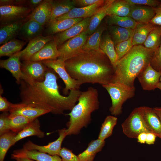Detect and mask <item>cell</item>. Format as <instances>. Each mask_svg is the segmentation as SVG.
I'll use <instances>...</instances> for the list:
<instances>
[{
  "instance_id": "1",
  "label": "cell",
  "mask_w": 161,
  "mask_h": 161,
  "mask_svg": "<svg viewBox=\"0 0 161 161\" xmlns=\"http://www.w3.org/2000/svg\"><path fill=\"white\" fill-rule=\"evenodd\" d=\"M52 69L48 68L44 80L28 83L21 80L20 84L21 103L47 110L54 114H61L71 110L78 101L81 93L73 89L65 96L60 93L58 77Z\"/></svg>"
},
{
  "instance_id": "2",
  "label": "cell",
  "mask_w": 161,
  "mask_h": 161,
  "mask_svg": "<svg viewBox=\"0 0 161 161\" xmlns=\"http://www.w3.org/2000/svg\"><path fill=\"white\" fill-rule=\"evenodd\" d=\"M70 76L81 84L98 83L102 85L112 81L115 69L103 53L83 50L65 62Z\"/></svg>"
},
{
  "instance_id": "3",
  "label": "cell",
  "mask_w": 161,
  "mask_h": 161,
  "mask_svg": "<svg viewBox=\"0 0 161 161\" xmlns=\"http://www.w3.org/2000/svg\"><path fill=\"white\" fill-rule=\"evenodd\" d=\"M154 51L142 45L133 46L117 63L111 82H119L134 87L135 79L149 64Z\"/></svg>"
},
{
  "instance_id": "4",
  "label": "cell",
  "mask_w": 161,
  "mask_h": 161,
  "mask_svg": "<svg viewBox=\"0 0 161 161\" xmlns=\"http://www.w3.org/2000/svg\"><path fill=\"white\" fill-rule=\"evenodd\" d=\"M78 101L67 114L70 116L67 123V135L78 134L82 128L90 123L92 113L99 107L97 89L89 87L86 91L81 92Z\"/></svg>"
},
{
  "instance_id": "5",
  "label": "cell",
  "mask_w": 161,
  "mask_h": 161,
  "mask_svg": "<svg viewBox=\"0 0 161 161\" xmlns=\"http://www.w3.org/2000/svg\"><path fill=\"white\" fill-rule=\"evenodd\" d=\"M108 92L112 100V106L109 111L115 116L121 114L122 105L128 99L133 97L135 89L119 82H111L102 85Z\"/></svg>"
},
{
  "instance_id": "6",
  "label": "cell",
  "mask_w": 161,
  "mask_h": 161,
  "mask_svg": "<svg viewBox=\"0 0 161 161\" xmlns=\"http://www.w3.org/2000/svg\"><path fill=\"white\" fill-rule=\"evenodd\" d=\"M121 126L124 134L129 138H137L141 133L151 132L143 119V106L134 109Z\"/></svg>"
},
{
  "instance_id": "7",
  "label": "cell",
  "mask_w": 161,
  "mask_h": 161,
  "mask_svg": "<svg viewBox=\"0 0 161 161\" xmlns=\"http://www.w3.org/2000/svg\"><path fill=\"white\" fill-rule=\"evenodd\" d=\"M88 35L85 30L61 45L58 48L59 56L58 59L65 62L81 52L83 50Z\"/></svg>"
},
{
  "instance_id": "8",
  "label": "cell",
  "mask_w": 161,
  "mask_h": 161,
  "mask_svg": "<svg viewBox=\"0 0 161 161\" xmlns=\"http://www.w3.org/2000/svg\"><path fill=\"white\" fill-rule=\"evenodd\" d=\"M42 62L47 67L52 69L62 80L65 84L63 90L64 94L66 95L73 89H79L82 84L70 76L66 69L65 61L58 59Z\"/></svg>"
},
{
  "instance_id": "9",
  "label": "cell",
  "mask_w": 161,
  "mask_h": 161,
  "mask_svg": "<svg viewBox=\"0 0 161 161\" xmlns=\"http://www.w3.org/2000/svg\"><path fill=\"white\" fill-rule=\"evenodd\" d=\"M21 68L24 75L21 80L30 83L44 81L48 67L42 61H34L30 60L24 61L21 64Z\"/></svg>"
},
{
  "instance_id": "10",
  "label": "cell",
  "mask_w": 161,
  "mask_h": 161,
  "mask_svg": "<svg viewBox=\"0 0 161 161\" xmlns=\"http://www.w3.org/2000/svg\"><path fill=\"white\" fill-rule=\"evenodd\" d=\"M30 9L22 6L5 5L0 7V20L3 25L20 21L26 17Z\"/></svg>"
},
{
  "instance_id": "11",
  "label": "cell",
  "mask_w": 161,
  "mask_h": 161,
  "mask_svg": "<svg viewBox=\"0 0 161 161\" xmlns=\"http://www.w3.org/2000/svg\"><path fill=\"white\" fill-rule=\"evenodd\" d=\"M59 137L55 141L49 143L45 145L41 146L36 145L30 140L26 143L23 148L27 150H36L47 153L51 155H59L61 149L63 141L67 136L66 129H63L58 131Z\"/></svg>"
},
{
  "instance_id": "12",
  "label": "cell",
  "mask_w": 161,
  "mask_h": 161,
  "mask_svg": "<svg viewBox=\"0 0 161 161\" xmlns=\"http://www.w3.org/2000/svg\"><path fill=\"white\" fill-rule=\"evenodd\" d=\"M106 1L101 0L98 3L86 7H75L67 13L57 18L55 20H59L79 18L84 19L91 17L104 5Z\"/></svg>"
},
{
  "instance_id": "13",
  "label": "cell",
  "mask_w": 161,
  "mask_h": 161,
  "mask_svg": "<svg viewBox=\"0 0 161 161\" xmlns=\"http://www.w3.org/2000/svg\"><path fill=\"white\" fill-rule=\"evenodd\" d=\"M161 71L154 69L149 64L138 76L137 78L144 90H154L160 82Z\"/></svg>"
},
{
  "instance_id": "14",
  "label": "cell",
  "mask_w": 161,
  "mask_h": 161,
  "mask_svg": "<svg viewBox=\"0 0 161 161\" xmlns=\"http://www.w3.org/2000/svg\"><path fill=\"white\" fill-rule=\"evenodd\" d=\"M90 17L83 19L69 28L59 33L54 40L57 46L86 30L89 25Z\"/></svg>"
},
{
  "instance_id": "15",
  "label": "cell",
  "mask_w": 161,
  "mask_h": 161,
  "mask_svg": "<svg viewBox=\"0 0 161 161\" xmlns=\"http://www.w3.org/2000/svg\"><path fill=\"white\" fill-rule=\"evenodd\" d=\"M9 111L10 116L20 115L32 119H36L41 115L49 112L47 110L32 106L21 103H12Z\"/></svg>"
},
{
  "instance_id": "16",
  "label": "cell",
  "mask_w": 161,
  "mask_h": 161,
  "mask_svg": "<svg viewBox=\"0 0 161 161\" xmlns=\"http://www.w3.org/2000/svg\"><path fill=\"white\" fill-rule=\"evenodd\" d=\"M52 39V37L50 35H40L31 40L24 50L18 52L20 59L24 61L30 60L33 55Z\"/></svg>"
},
{
  "instance_id": "17",
  "label": "cell",
  "mask_w": 161,
  "mask_h": 161,
  "mask_svg": "<svg viewBox=\"0 0 161 161\" xmlns=\"http://www.w3.org/2000/svg\"><path fill=\"white\" fill-rule=\"evenodd\" d=\"M58 155H51L36 150H29L23 148L15 150L11 154V158L26 157L37 161H62Z\"/></svg>"
},
{
  "instance_id": "18",
  "label": "cell",
  "mask_w": 161,
  "mask_h": 161,
  "mask_svg": "<svg viewBox=\"0 0 161 161\" xmlns=\"http://www.w3.org/2000/svg\"><path fill=\"white\" fill-rule=\"evenodd\" d=\"M155 15L154 7L140 5L130 6L129 16L138 23L148 24Z\"/></svg>"
},
{
  "instance_id": "19",
  "label": "cell",
  "mask_w": 161,
  "mask_h": 161,
  "mask_svg": "<svg viewBox=\"0 0 161 161\" xmlns=\"http://www.w3.org/2000/svg\"><path fill=\"white\" fill-rule=\"evenodd\" d=\"M52 0L43 1L33 11L29 18L35 20L42 26L49 22L52 14Z\"/></svg>"
},
{
  "instance_id": "20",
  "label": "cell",
  "mask_w": 161,
  "mask_h": 161,
  "mask_svg": "<svg viewBox=\"0 0 161 161\" xmlns=\"http://www.w3.org/2000/svg\"><path fill=\"white\" fill-rule=\"evenodd\" d=\"M20 57L18 52L11 56L8 59L0 61L1 67L4 68L12 74L16 79L17 83L20 84L24 75L21 71Z\"/></svg>"
},
{
  "instance_id": "21",
  "label": "cell",
  "mask_w": 161,
  "mask_h": 161,
  "mask_svg": "<svg viewBox=\"0 0 161 161\" xmlns=\"http://www.w3.org/2000/svg\"><path fill=\"white\" fill-rule=\"evenodd\" d=\"M59 56V53L57 46L54 40H52L33 55L30 60L42 61L45 60H55L58 59Z\"/></svg>"
},
{
  "instance_id": "22",
  "label": "cell",
  "mask_w": 161,
  "mask_h": 161,
  "mask_svg": "<svg viewBox=\"0 0 161 161\" xmlns=\"http://www.w3.org/2000/svg\"><path fill=\"white\" fill-rule=\"evenodd\" d=\"M143 117L150 131L160 138L161 135V122L153 108L143 106Z\"/></svg>"
},
{
  "instance_id": "23",
  "label": "cell",
  "mask_w": 161,
  "mask_h": 161,
  "mask_svg": "<svg viewBox=\"0 0 161 161\" xmlns=\"http://www.w3.org/2000/svg\"><path fill=\"white\" fill-rule=\"evenodd\" d=\"M40 127L39 121L36 118L16 134L13 139L12 146L19 140L28 137L35 136L40 138L43 137L44 133L41 130Z\"/></svg>"
},
{
  "instance_id": "24",
  "label": "cell",
  "mask_w": 161,
  "mask_h": 161,
  "mask_svg": "<svg viewBox=\"0 0 161 161\" xmlns=\"http://www.w3.org/2000/svg\"><path fill=\"white\" fill-rule=\"evenodd\" d=\"M43 30V26L35 20L30 18L23 24L19 32L24 38L30 41L41 35Z\"/></svg>"
},
{
  "instance_id": "25",
  "label": "cell",
  "mask_w": 161,
  "mask_h": 161,
  "mask_svg": "<svg viewBox=\"0 0 161 161\" xmlns=\"http://www.w3.org/2000/svg\"><path fill=\"white\" fill-rule=\"evenodd\" d=\"M23 24L20 21L2 26L0 29V44L13 39L19 32Z\"/></svg>"
},
{
  "instance_id": "26",
  "label": "cell",
  "mask_w": 161,
  "mask_h": 161,
  "mask_svg": "<svg viewBox=\"0 0 161 161\" xmlns=\"http://www.w3.org/2000/svg\"><path fill=\"white\" fill-rule=\"evenodd\" d=\"M105 143V140L98 138L92 141L86 149L77 156L78 161H93L97 154L102 150Z\"/></svg>"
},
{
  "instance_id": "27",
  "label": "cell",
  "mask_w": 161,
  "mask_h": 161,
  "mask_svg": "<svg viewBox=\"0 0 161 161\" xmlns=\"http://www.w3.org/2000/svg\"><path fill=\"white\" fill-rule=\"evenodd\" d=\"M114 0H106L104 5L90 18L86 30L88 35H92L97 30L104 17L107 15V10Z\"/></svg>"
},
{
  "instance_id": "28",
  "label": "cell",
  "mask_w": 161,
  "mask_h": 161,
  "mask_svg": "<svg viewBox=\"0 0 161 161\" xmlns=\"http://www.w3.org/2000/svg\"><path fill=\"white\" fill-rule=\"evenodd\" d=\"M114 45L110 36L107 34L101 38L100 47L103 52L109 58L115 70L118 58Z\"/></svg>"
},
{
  "instance_id": "29",
  "label": "cell",
  "mask_w": 161,
  "mask_h": 161,
  "mask_svg": "<svg viewBox=\"0 0 161 161\" xmlns=\"http://www.w3.org/2000/svg\"><path fill=\"white\" fill-rule=\"evenodd\" d=\"M83 19V18H79L59 20H54L49 22L47 32L50 34L62 32L69 28Z\"/></svg>"
},
{
  "instance_id": "30",
  "label": "cell",
  "mask_w": 161,
  "mask_h": 161,
  "mask_svg": "<svg viewBox=\"0 0 161 161\" xmlns=\"http://www.w3.org/2000/svg\"><path fill=\"white\" fill-rule=\"evenodd\" d=\"M156 26L150 23L148 24L138 23L134 29L132 38L133 46L143 44L150 32Z\"/></svg>"
},
{
  "instance_id": "31",
  "label": "cell",
  "mask_w": 161,
  "mask_h": 161,
  "mask_svg": "<svg viewBox=\"0 0 161 161\" xmlns=\"http://www.w3.org/2000/svg\"><path fill=\"white\" fill-rule=\"evenodd\" d=\"M52 14L49 22L67 13L75 6L73 0H70L52 1Z\"/></svg>"
},
{
  "instance_id": "32",
  "label": "cell",
  "mask_w": 161,
  "mask_h": 161,
  "mask_svg": "<svg viewBox=\"0 0 161 161\" xmlns=\"http://www.w3.org/2000/svg\"><path fill=\"white\" fill-rule=\"evenodd\" d=\"M130 10V6L125 0H114L107 10V15L109 16H128Z\"/></svg>"
},
{
  "instance_id": "33",
  "label": "cell",
  "mask_w": 161,
  "mask_h": 161,
  "mask_svg": "<svg viewBox=\"0 0 161 161\" xmlns=\"http://www.w3.org/2000/svg\"><path fill=\"white\" fill-rule=\"evenodd\" d=\"M105 27L102 26L97 29L87 39L83 50L84 51L95 50L103 52L100 49V46L101 35Z\"/></svg>"
},
{
  "instance_id": "34",
  "label": "cell",
  "mask_w": 161,
  "mask_h": 161,
  "mask_svg": "<svg viewBox=\"0 0 161 161\" xmlns=\"http://www.w3.org/2000/svg\"><path fill=\"white\" fill-rule=\"evenodd\" d=\"M25 42L22 41L13 39L0 47V56H10L20 52Z\"/></svg>"
},
{
  "instance_id": "35",
  "label": "cell",
  "mask_w": 161,
  "mask_h": 161,
  "mask_svg": "<svg viewBox=\"0 0 161 161\" xmlns=\"http://www.w3.org/2000/svg\"><path fill=\"white\" fill-rule=\"evenodd\" d=\"M111 31L112 35L113 41L116 45L131 37L133 35L134 30L114 26L111 27Z\"/></svg>"
},
{
  "instance_id": "36",
  "label": "cell",
  "mask_w": 161,
  "mask_h": 161,
  "mask_svg": "<svg viewBox=\"0 0 161 161\" xmlns=\"http://www.w3.org/2000/svg\"><path fill=\"white\" fill-rule=\"evenodd\" d=\"M161 43V27L156 26L150 32L143 43L146 48L155 51Z\"/></svg>"
},
{
  "instance_id": "37",
  "label": "cell",
  "mask_w": 161,
  "mask_h": 161,
  "mask_svg": "<svg viewBox=\"0 0 161 161\" xmlns=\"http://www.w3.org/2000/svg\"><path fill=\"white\" fill-rule=\"evenodd\" d=\"M117 118L115 116H107L102 124L98 139L104 141L111 136L114 128L117 124Z\"/></svg>"
},
{
  "instance_id": "38",
  "label": "cell",
  "mask_w": 161,
  "mask_h": 161,
  "mask_svg": "<svg viewBox=\"0 0 161 161\" xmlns=\"http://www.w3.org/2000/svg\"><path fill=\"white\" fill-rule=\"evenodd\" d=\"M9 118L10 130L16 134L21 131L29 123L35 119L28 118L20 115L12 116L9 115Z\"/></svg>"
},
{
  "instance_id": "39",
  "label": "cell",
  "mask_w": 161,
  "mask_h": 161,
  "mask_svg": "<svg viewBox=\"0 0 161 161\" xmlns=\"http://www.w3.org/2000/svg\"><path fill=\"white\" fill-rule=\"evenodd\" d=\"M16 133L10 131L0 137V161H4L9 148L12 146L13 139Z\"/></svg>"
},
{
  "instance_id": "40",
  "label": "cell",
  "mask_w": 161,
  "mask_h": 161,
  "mask_svg": "<svg viewBox=\"0 0 161 161\" xmlns=\"http://www.w3.org/2000/svg\"><path fill=\"white\" fill-rule=\"evenodd\" d=\"M109 23L125 28L134 30L138 23L129 16L120 17L117 16H109Z\"/></svg>"
},
{
  "instance_id": "41",
  "label": "cell",
  "mask_w": 161,
  "mask_h": 161,
  "mask_svg": "<svg viewBox=\"0 0 161 161\" xmlns=\"http://www.w3.org/2000/svg\"><path fill=\"white\" fill-rule=\"evenodd\" d=\"M133 35L129 39L115 45V49L117 56L118 61L127 54L133 47Z\"/></svg>"
},
{
  "instance_id": "42",
  "label": "cell",
  "mask_w": 161,
  "mask_h": 161,
  "mask_svg": "<svg viewBox=\"0 0 161 161\" xmlns=\"http://www.w3.org/2000/svg\"><path fill=\"white\" fill-rule=\"evenodd\" d=\"M9 114L4 112L0 116V135L10 131Z\"/></svg>"
},
{
  "instance_id": "43",
  "label": "cell",
  "mask_w": 161,
  "mask_h": 161,
  "mask_svg": "<svg viewBox=\"0 0 161 161\" xmlns=\"http://www.w3.org/2000/svg\"><path fill=\"white\" fill-rule=\"evenodd\" d=\"M150 65L156 71H161V43L159 48L154 51Z\"/></svg>"
},
{
  "instance_id": "44",
  "label": "cell",
  "mask_w": 161,
  "mask_h": 161,
  "mask_svg": "<svg viewBox=\"0 0 161 161\" xmlns=\"http://www.w3.org/2000/svg\"><path fill=\"white\" fill-rule=\"evenodd\" d=\"M131 6L140 5L148 6L152 7H157L160 1L156 0H125Z\"/></svg>"
},
{
  "instance_id": "45",
  "label": "cell",
  "mask_w": 161,
  "mask_h": 161,
  "mask_svg": "<svg viewBox=\"0 0 161 161\" xmlns=\"http://www.w3.org/2000/svg\"><path fill=\"white\" fill-rule=\"evenodd\" d=\"M59 156L61 157L62 161H78V156L65 148H61Z\"/></svg>"
},
{
  "instance_id": "46",
  "label": "cell",
  "mask_w": 161,
  "mask_h": 161,
  "mask_svg": "<svg viewBox=\"0 0 161 161\" xmlns=\"http://www.w3.org/2000/svg\"><path fill=\"white\" fill-rule=\"evenodd\" d=\"M154 8L155 15L149 23L161 27V1L157 7Z\"/></svg>"
},
{
  "instance_id": "47",
  "label": "cell",
  "mask_w": 161,
  "mask_h": 161,
  "mask_svg": "<svg viewBox=\"0 0 161 161\" xmlns=\"http://www.w3.org/2000/svg\"><path fill=\"white\" fill-rule=\"evenodd\" d=\"M1 91L0 95V111L3 112L9 111L12 103L9 102L7 99L2 96Z\"/></svg>"
},
{
  "instance_id": "48",
  "label": "cell",
  "mask_w": 161,
  "mask_h": 161,
  "mask_svg": "<svg viewBox=\"0 0 161 161\" xmlns=\"http://www.w3.org/2000/svg\"><path fill=\"white\" fill-rule=\"evenodd\" d=\"M101 0H73L75 5L80 6L81 7H86L100 2Z\"/></svg>"
},
{
  "instance_id": "49",
  "label": "cell",
  "mask_w": 161,
  "mask_h": 161,
  "mask_svg": "<svg viewBox=\"0 0 161 161\" xmlns=\"http://www.w3.org/2000/svg\"><path fill=\"white\" fill-rule=\"evenodd\" d=\"M157 137L155 134L152 132L147 133L145 143L148 145L154 144Z\"/></svg>"
},
{
  "instance_id": "50",
  "label": "cell",
  "mask_w": 161,
  "mask_h": 161,
  "mask_svg": "<svg viewBox=\"0 0 161 161\" xmlns=\"http://www.w3.org/2000/svg\"><path fill=\"white\" fill-rule=\"evenodd\" d=\"M147 133L143 132L138 134L137 138L138 143L142 144L145 143Z\"/></svg>"
},
{
  "instance_id": "51",
  "label": "cell",
  "mask_w": 161,
  "mask_h": 161,
  "mask_svg": "<svg viewBox=\"0 0 161 161\" xmlns=\"http://www.w3.org/2000/svg\"><path fill=\"white\" fill-rule=\"evenodd\" d=\"M0 6L14 5V1L12 0H0Z\"/></svg>"
},
{
  "instance_id": "52",
  "label": "cell",
  "mask_w": 161,
  "mask_h": 161,
  "mask_svg": "<svg viewBox=\"0 0 161 161\" xmlns=\"http://www.w3.org/2000/svg\"><path fill=\"white\" fill-rule=\"evenodd\" d=\"M42 0H31L29 1V4L33 7L38 6L43 1Z\"/></svg>"
},
{
  "instance_id": "53",
  "label": "cell",
  "mask_w": 161,
  "mask_h": 161,
  "mask_svg": "<svg viewBox=\"0 0 161 161\" xmlns=\"http://www.w3.org/2000/svg\"><path fill=\"white\" fill-rule=\"evenodd\" d=\"M153 109L159 117L161 122V107H155Z\"/></svg>"
},
{
  "instance_id": "54",
  "label": "cell",
  "mask_w": 161,
  "mask_h": 161,
  "mask_svg": "<svg viewBox=\"0 0 161 161\" xmlns=\"http://www.w3.org/2000/svg\"><path fill=\"white\" fill-rule=\"evenodd\" d=\"M14 159L16 161H34L26 157H17Z\"/></svg>"
},
{
  "instance_id": "55",
  "label": "cell",
  "mask_w": 161,
  "mask_h": 161,
  "mask_svg": "<svg viewBox=\"0 0 161 161\" xmlns=\"http://www.w3.org/2000/svg\"><path fill=\"white\" fill-rule=\"evenodd\" d=\"M157 88H158L161 90V81L159 82L157 84Z\"/></svg>"
},
{
  "instance_id": "56",
  "label": "cell",
  "mask_w": 161,
  "mask_h": 161,
  "mask_svg": "<svg viewBox=\"0 0 161 161\" xmlns=\"http://www.w3.org/2000/svg\"><path fill=\"white\" fill-rule=\"evenodd\" d=\"M160 81H161V76L160 77Z\"/></svg>"
},
{
  "instance_id": "57",
  "label": "cell",
  "mask_w": 161,
  "mask_h": 161,
  "mask_svg": "<svg viewBox=\"0 0 161 161\" xmlns=\"http://www.w3.org/2000/svg\"><path fill=\"white\" fill-rule=\"evenodd\" d=\"M160 138H161V136H160Z\"/></svg>"
}]
</instances>
